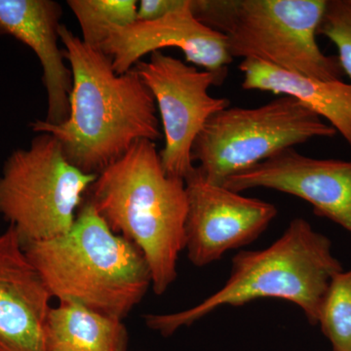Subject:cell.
Listing matches in <instances>:
<instances>
[{"mask_svg": "<svg viewBox=\"0 0 351 351\" xmlns=\"http://www.w3.org/2000/svg\"><path fill=\"white\" fill-rule=\"evenodd\" d=\"M136 0H69L82 32L83 43L99 49L110 32L137 22Z\"/></svg>", "mask_w": 351, "mask_h": 351, "instance_id": "cell-16", "label": "cell"}, {"mask_svg": "<svg viewBox=\"0 0 351 351\" xmlns=\"http://www.w3.org/2000/svg\"><path fill=\"white\" fill-rule=\"evenodd\" d=\"M244 90L294 97L341 136L351 147V83L324 82L274 68L256 60L239 64Z\"/></svg>", "mask_w": 351, "mask_h": 351, "instance_id": "cell-14", "label": "cell"}, {"mask_svg": "<svg viewBox=\"0 0 351 351\" xmlns=\"http://www.w3.org/2000/svg\"><path fill=\"white\" fill-rule=\"evenodd\" d=\"M149 88L162 122L165 145L159 152L166 174L184 180L196 166L193 152L195 138L210 117L230 107L228 98L209 94L219 83L214 75L182 60L156 51L149 61L133 68Z\"/></svg>", "mask_w": 351, "mask_h": 351, "instance_id": "cell-8", "label": "cell"}, {"mask_svg": "<svg viewBox=\"0 0 351 351\" xmlns=\"http://www.w3.org/2000/svg\"><path fill=\"white\" fill-rule=\"evenodd\" d=\"M12 226L0 234V351H47L52 300Z\"/></svg>", "mask_w": 351, "mask_h": 351, "instance_id": "cell-12", "label": "cell"}, {"mask_svg": "<svg viewBox=\"0 0 351 351\" xmlns=\"http://www.w3.org/2000/svg\"><path fill=\"white\" fill-rule=\"evenodd\" d=\"M59 34L73 75L69 119L59 124L36 120L31 126L56 138L71 165L98 176L138 141L161 138L156 101L135 69L119 75L110 57L66 25Z\"/></svg>", "mask_w": 351, "mask_h": 351, "instance_id": "cell-1", "label": "cell"}, {"mask_svg": "<svg viewBox=\"0 0 351 351\" xmlns=\"http://www.w3.org/2000/svg\"><path fill=\"white\" fill-rule=\"evenodd\" d=\"M223 186L237 193L265 188L297 196L351 235V161L311 158L289 149L232 176Z\"/></svg>", "mask_w": 351, "mask_h": 351, "instance_id": "cell-10", "label": "cell"}, {"mask_svg": "<svg viewBox=\"0 0 351 351\" xmlns=\"http://www.w3.org/2000/svg\"><path fill=\"white\" fill-rule=\"evenodd\" d=\"M169 47L181 50L189 63L214 75L219 85L225 82L233 60L225 36L196 19L191 0L184 8L161 19L137 21L114 29L99 50L112 59L117 73L123 75L145 55Z\"/></svg>", "mask_w": 351, "mask_h": 351, "instance_id": "cell-11", "label": "cell"}, {"mask_svg": "<svg viewBox=\"0 0 351 351\" xmlns=\"http://www.w3.org/2000/svg\"><path fill=\"white\" fill-rule=\"evenodd\" d=\"M341 270L331 240L316 232L306 219L297 218L267 248L241 251L233 257L230 278L213 295L178 313L149 314L145 324L169 337L219 307L276 298L299 306L309 324L316 326L323 298L332 277Z\"/></svg>", "mask_w": 351, "mask_h": 351, "instance_id": "cell-4", "label": "cell"}, {"mask_svg": "<svg viewBox=\"0 0 351 351\" xmlns=\"http://www.w3.org/2000/svg\"><path fill=\"white\" fill-rule=\"evenodd\" d=\"M337 134L302 101L280 96L261 107L215 113L195 138L191 156L207 182L223 186L232 176L295 145Z\"/></svg>", "mask_w": 351, "mask_h": 351, "instance_id": "cell-6", "label": "cell"}, {"mask_svg": "<svg viewBox=\"0 0 351 351\" xmlns=\"http://www.w3.org/2000/svg\"><path fill=\"white\" fill-rule=\"evenodd\" d=\"M39 134L8 156L0 175V215L23 244L68 233L97 179L71 165L53 136Z\"/></svg>", "mask_w": 351, "mask_h": 351, "instance_id": "cell-7", "label": "cell"}, {"mask_svg": "<svg viewBox=\"0 0 351 351\" xmlns=\"http://www.w3.org/2000/svg\"><path fill=\"white\" fill-rule=\"evenodd\" d=\"M62 14L61 5L52 0H0V34L18 39L38 56L47 93L45 120L53 124L69 119L73 86L71 68L59 47Z\"/></svg>", "mask_w": 351, "mask_h": 351, "instance_id": "cell-13", "label": "cell"}, {"mask_svg": "<svg viewBox=\"0 0 351 351\" xmlns=\"http://www.w3.org/2000/svg\"><path fill=\"white\" fill-rule=\"evenodd\" d=\"M317 325L332 351H351V269L332 277L321 302Z\"/></svg>", "mask_w": 351, "mask_h": 351, "instance_id": "cell-17", "label": "cell"}, {"mask_svg": "<svg viewBox=\"0 0 351 351\" xmlns=\"http://www.w3.org/2000/svg\"><path fill=\"white\" fill-rule=\"evenodd\" d=\"M47 351H128L123 320L75 302H59L45 321Z\"/></svg>", "mask_w": 351, "mask_h": 351, "instance_id": "cell-15", "label": "cell"}, {"mask_svg": "<svg viewBox=\"0 0 351 351\" xmlns=\"http://www.w3.org/2000/svg\"><path fill=\"white\" fill-rule=\"evenodd\" d=\"M184 182L188 193L184 250L195 267H206L226 252L252 243L277 216L271 203L211 184L196 168Z\"/></svg>", "mask_w": 351, "mask_h": 351, "instance_id": "cell-9", "label": "cell"}, {"mask_svg": "<svg viewBox=\"0 0 351 351\" xmlns=\"http://www.w3.org/2000/svg\"><path fill=\"white\" fill-rule=\"evenodd\" d=\"M327 0H191L195 17L225 36L232 59L256 60L289 73L341 80L338 57L316 36Z\"/></svg>", "mask_w": 351, "mask_h": 351, "instance_id": "cell-5", "label": "cell"}, {"mask_svg": "<svg viewBox=\"0 0 351 351\" xmlns=\"http://www.w3.org/2000/svg\"><path fill=\"white\" fill-rule=\"evenodd\" d=\"M23 247L59 302L124 320L152 287L142 252L113 232L86 198L68 233Z\"/></svg>", "mask_w": 351, "mask_h": 351, "instance_id": "cell-3", "label": "cell"}, {"mask_svg": "<svg viewBox=\"0 0 351 351\" xmlns=\"http://www.w3.org/2000/svg\"><path fill=\"white\" fill-rule=\"evenodd\" d=\"M318 34L335 44L341 68L351 80V0H327Z\"/></svg>", "mask_w": 351, "mask_h": 351, "instance_id": "cell-18", "label": "cell"}, {"mask_svg": "<svg viewBox=\"0 0 351 351\" xmlns=\"http://www.w3.org/2000/svg\"><path fill=\"white\" fill-rule=\"evenodd\" d=\"M86 199L113 232L142 252L152 290L163 295L184 250L188 193L184 180L166 174L154 142L138 141L97 176Z\"/></svg>", "mask_w": 351, "mask_h": 351, "instance_id": "cell-2", "label": "cell"}, {"mask_svg": "<svg viewBox=\"0 0 351 351\" xmlns=\"http://www.w3.org/2000/svg\"><path fill=\"white\" fill-rule=\"evenodd\" d=\"M189 0H142L138 4L137 21L151 22L188 5Z\"/></svg>", "mask_w": 351, "mask_h": 351, "instance_id": "cell-19", "label": "cell"}]
</instances>
